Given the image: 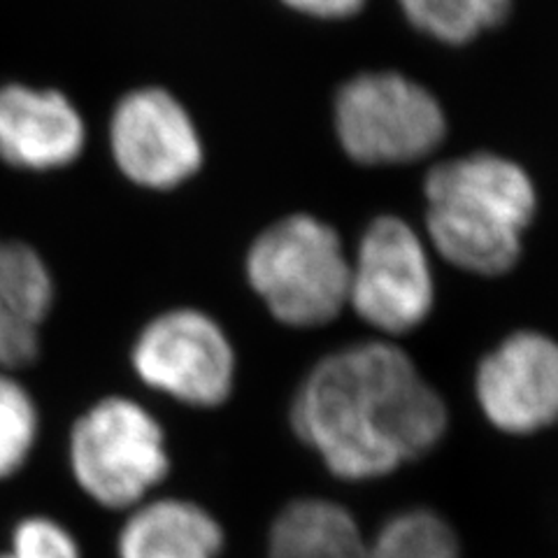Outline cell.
<instances>
[{
  "mask_svg": "<svg viewBox=\"0 0 558 558\" xmlns=\"http://www.w3.org/2000/svg\"><path fill=\"white\" fill-rule=\"evenodd\" d=\"M291 428L347 482H368L424 459L449 428L438 389L403 349L356 342L324 356L291 403Z\"/></svg>",
  "mask_w": 558,
  "mask_h": 558,
  "instance_id": "1",
  "label": "cell"
},
{
  "mask_svg": "<svg viewBox=\"0 0 558 558\" xmlns=\"http://www.w3.org/2000/svg\"><path fill=\"white\" fill-rule=\"evenodd\" d=\"M424 196L430 244L453 268L498 277L517 266L537 209L519 163L486 151L459 156L428 172Z\"/></svg>",
  "mask_w": 558,
  "mask_h": 558,
  "instance_id": "2",
  "label": "cell"
},
{
  "mask_svg": "<svg viewBox=\"0 0 558 558\" xmlns=\"http://www.w3.org/2000/svg\"><path fill=\"white\" fill-rule=\"evenodd\" d=\"M349 260L333 226L289 215L260 233L247 252V282L272 317L291 328L336 322L349 305Z\"/></svg>",
  "mask_w": 558,
  "mask_h": 558,
  "instance_id": "3",
  "label": "cell"
},
{
  "mask_svg": "<svg viewBox=\"0 0 558 558\" xmlns=\"http://www.w3.org/2000/svg\"><path fill=\"white\" fill-rule=\"evenodd\" d=\"M70 468L102 508L133 510L170 470L161 424L131 398H105L73 426Z\"/></svg>",
  "mask_w": 558,
  "mask_h": 558,
  "instance_id": "4",
  "label": "cell"
},
{
  "mask_svg": "<svg viewBox=\"0 0 558 558\" xmlns=\"http://www.w3.org/2000/svg\"><path fill=\"white\" fill-rule=\"evenodd\" d=\"M336 133L349 159L396 166L438 149L447 119L438 98L418 82L400 73H363L338 92Z\"/></svg>",
  "mask_w": 558,
  "mask_h": 558,
  "instance_id": "5",
  "label": "cell"
},
{
  "mask_svg": "<svg viewBox=\"0 0 558 558\" xmlns=\"http://www.w3.org/2000/svg\"><path fill=\"white\" fill-rule=\"evenodd\" d=\"M435 277L428 250L400 217L365 229L349 270V307L381 336H405L433 312Z\"/></svg>",
  "mask_w": 558,
  "mask_h": 558,
  "instance_id": "6",
  "label": "cell"
},
{
  "mask_svg": "<svg viewBox=\"0 0 558 558\" xmlns=\"http://www.w3.org/2000/svg\"><path fill=\"white\" fill-rule=\"evenodd\" d=\"M147 387L194 408H217L233 391L235 349L209 314L178 307L151 319L133 347Z\"/></svg>",
  "mask_w": 558,
  "mask_h": 558,
  "instance_id": "7",
  "label": "cell"
},
{
  "mask_svg": "<svg viewBox=\"0 0 558 558\" xmlns=\"http://www.w3.org/2000/svg\"><path fill=\"white\" fill-rule=\"evenodd\" d=\"M110 151L129 182L170 191L203 168L205 147L194 117L168 89L143 86L114 105Z\"/></svg>",
  "mask_w": 558,
  "mask_h": 558,
  "instance_id": "8",
  "label": "cell"
},
{
  "mask_svg": "<svg viewBox=\"0 0 558 558\" xmlns=\"http://www.w3.org/2000/svg\"><path fill=\"white\" fill-rule=\"evenodd\" d=\"M475 398L486 422L508 435H533L558 422V342L517 330L482 356Z\"/></svg>",
  "mask_w": 558,
  "mask_h": 558,
  "instance_id": "9",
  "label": "cell"
},
{
  "mask_svg": "<svg viewBox=\"0 0 558 558\" xmlns=\"http://www.w3.org/2000/svg\"><path fill=\"white\" fill-rule=\"evenodd\" d=\"M86 145L82 112L63 92L12 82L0 86V159L47 172L75 163Z\"/></svg>",
  "mask_w": 558,
  "mask_h": 558,
  "instance_id": "10",
  "label": "cell"
},
{
  "mask_svg": "<svg viewBox=\"0 0 558 558\" xmlns=\"http://www.w3.org/2000/svg\"><path fill=\"white\" fill-rule=\"evenodd\" d=\"M54 305V279L43 256L0 238V365L24 368L38 359L40 328Z\"/></svg>",
  "mask_w": 558,
  "mask_h": 558,
  "instance_id": "11",
  "label": "cell"
},
{
  "mask_svg": "<svg viewBox=\"0 0 558 558\" xmlns=\"http://www.w3.org/2000/svg\"><path fill=\"white\" fill-rule=\"evenodd\" d=\"M223 531L201 505L180 498L145 500L119 533V558H217Z\"/></svg>",
  "mask_w": 558,
  "mask_h": 558,
  "instance_id": "12",
  "label": "cell"
},
{
  "mask_svg": "<svg viewBox=\"0 0 558 558\" xmlns=\"http://www.w3.org/2000/svg\"><path fill=\"white\" fill-rule=\"evenodd\" d=\"M268 558H373L354 514L324 498H303L277 514Z\"/></svg>",
  "mask_w": 558,
  "mask_h": 558,
  "instance_id": "13",
  "label": "cell"
},
{
  "mask_svg": "<svg viewBox=\"0 0 558 558\" xmlns=\"http://www.w3.org/2000/svg\"><path fill=\"white\" fill-rule=\"evenodd\" d=\"M405 20L447 45H465L480 33L498 26L512 0H398Z\"/></svg>",
  "mask_w": 558,
  "mask_h": 558,
  "instance_id": "14",
  "label": "cell"
},
{
  "mask_svg": "<svg viewBox=\"0 0 558 558\" xmlns=\"http://www.w3.org/2000/svg\"><path fill=\"white\" fill-rule=\"evenodd\" d=\"M371 551L373 558H461V543L442 514L412 508L381 523Z\"/></svg>",
  "mask_w": 558,
  "mask_h": 558,
  "instance_id": "15",
  "label": "cell"
},
{
  "mask_svg": "<svg viewBox=\"0 0 558 558\" xmlns=\"http://www.w3.org/2000/svg\"><path fill=\"white\" fill-rule=\"evenodd\" d=\"M38 440V408L12 375L0 373V480L22 470Z\"/></svg>",
  "mask_w": 558,
  "mask_h": 558,
  "instance_id": "16",
  "label": "cell"
},
{
  "mask_svg": "<svg viewBox=\"0 0 558 558\" xmlns=\"http://www.w3.org/2000/svg\"><path fill=\"white\" fill-rule=\"evenodd\" d=\"M12 558H82L77 539L59 521L31 517L12 533Z\"/></svg>",
  "mask_w": 558,
  "mask_h": 558,
  "instance_id": "17",
  "label": "cell"
},
{
  "mask_svg": "<svg viewBox=\"0 0 558 558\" xmlns=\"http://www.w3.org/2000/svg\"><path fill=\"white\" fill-rule=\"evenodd\" d=\"M279 3L314 20H349L361 12L368 0H279Z\"/></svg>",
  "mask_w": 558,
  "mask_h": 558,
  "instance_id": "18",
  "label": "cell"
},
{
  "mask_svg": "<svg viewBox=\"0 0 558 558\" xmlns=\"http://www.w3.org/2000/svg\"><path fill=\"white\" fill-rule=\"evenodd\" d=\"M0 558H12V556H10V551H8V554H0Z\"/></svg>",
  "mask_w": 558,
  "mask_h": 558,
  "instance_id": "19",
  "label": "cell"
}]
</instances>
